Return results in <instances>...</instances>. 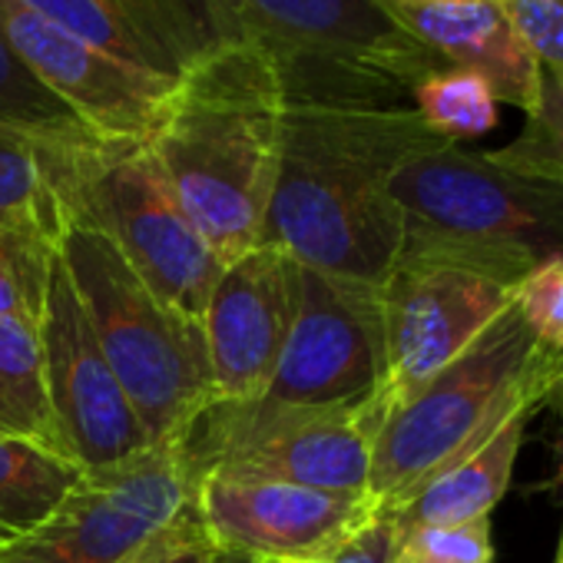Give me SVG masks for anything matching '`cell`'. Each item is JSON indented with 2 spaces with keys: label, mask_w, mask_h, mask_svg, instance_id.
Here are the masks:
<instances>
[{
  "label": "cell",
  "mask_w": 563,
  "mask_h": 563,
  "mask_svg": "<svg viewBox=\"0 0 563 563\" xmlns=\"http://www.w3.org/2000/svg\"><path fill=\"white\" fill-rule=\"evenodd\" d=\"M451 143L411 103L286 93L262 242L299 265L385 286L405 222L388 183L418 153Z\"/></svg>",
  "instance_id": "6da1fadb"
},
{
  "label": "cell",
  "mask_w": 563,
  "mask_h": 563,
  "mask_svg": "<svg viewBox=\"0 0 563 563\" xmlns=\"http://www.w3.org/2000/svg\"><path fill=\"white\" fill-rule=\"evenodd\" d=\"M282 117L278 60L252 44H225L183 70L150 140L179 206L222 262L262 245Z\"/></svg>",
  "instance_id": "7a4b0ae2"
},
{
  "label": "cell",
  "mask_w": 563,
  "mask_h": 563,
  "mask_svg": "<svg viewBox=\"0 0 563 563\" xmlns=\"http://www.w3.org/2000/svg\"><path fill=\"white\" fill-rule=\"evenodd\" d=\"M563 378L514 302L441 372L395 401L378 428L368 497L395 510L451 464L484 448L510 418L537 411Z\"/></svg>",
  "instance_id": "3957f363"
},
{
  "label": "cell",
  "mask_w": 563,
  "mask_h": 563,
  "mask_svg": "<svg viewBox=\"0 0 563 563\" xmlns=\"http://www.w3.org/2000/svg\"><path fill=\"white\" fill-rule=\"evenodd\" d=\"M401 209V255H438L510 289L563 258V186L507 169L490 153L441 143L411 156L388 183Z\"/></svg>",
  "instance_id": "277c9868"
},
{
  "label": "cell",
  "mask_w": 563,
  "mask_h": 563,
  "mask_svg": "<svg viewBox=\"0 0 563 563\" xmlns=\"http://www.w3.org/2000/svg\"><path fill=\"white\" fill-rule=\"evenodd\" d=\"M34 150L57 216L110 239L163 302L199 322L225 262L179 206L150 140L87 136Z\"/></svg>",
  "instance_id": "5b68a950"
},
{
  "label": "cell",
  "mask_w": 563,
  "mask_h": 563,
  "mask_svg": "<svg viewBox=\"0 0 563 563\" xmlns=\"http://www.w3.org/2000/svg\"><path fill=\"white\" fill-rule=\"evenodd\" d=\"M57 255L150 444L179 441L216 405L202 325L163 302L100 232L57 216Z\"/></svg>",
  "instance_id": "8992f818"
},
{
  "label": "cell",
  "mask_w": 563,
  "mask_h": 563,
  "mask_svg": "<svg viewBox=\"0 0 563 563\" xmlns=\"http://www.w3.org/2000/svg\"><path fill=\"white\" fill-rule=\"evenodd\" d=\"M212 47L268 51L286 93L401 107L448 64L405 34L378 0H183Z\"/></svg>",
  "instance_id": "52a82bcc"
},
{
  "label": "cell",
  "mask_w": 563,
  "mask_h": 563,
  "mask_svg": "<svg viewBox=\"0 0 563 563\" xmlns=\"http://www.w3.org/2000/svg\"><path fill=\"white\" fill-rule=\"evenodd\" d=\"M388 395L352 408L245 415L216 401L179 438L189 481L209 467L286 481L312 490L368 497L372 454Z\"/></svg>",
  "instance_id": "ba28073f"
},
{
  "label": "cell",
  "mask_w": 563,
  "mask_h": 563,
  "mask_svg": "<svg viewBox=\"0 0 563 563\" xmlns=\"http://www.w3.org/2000/svg\"><path fill=\"white\" fill-rule=\"evenodd\" d=\"M382 391V289L302 265V296L289 342L262 395L235 408L245 415L352 408Z\"/></svg>",
  "instance_id": "9c48e42d"
},
{
  "label": "cell",
  "mask_w": 563,
  "mask_h": 563,
  "mask_svg": "<svg viewBox=\"0 0 563 563\" xmlns=\"http://www.w3.org/2000/svg\"><path fill=\"white\" fill-rule=\"evenodd\" d=\"M189 497L183 444H150L113 467L84 471L34 530L0 547V563H120Z\"/></svg>",
  "instance_id": "30bf717a"
},
{
  "label": "cell",
  "mask_w": 563,
  "mask_h": 563,
  "mask_svg": "<svg viewBox=\"0 0 563 563\" xmlns=\"http://www.w3.org/2000/svg\"><path fill=\"white\" fill-rule=\"evenodd\" d=\"M192 507L212 550L239 563H322L378 514L372 497L225 467H209L192 481Z\"/></svg>",
  "instance_id": "8fae6325"
},
{
  "label": "cell",
  "mask_w": 563,
  "mask_h": 563,
  "mask_svg": "<svg viewBox=\"0 0 563 563\" xmlns=\"http://www.w3.org/2000/svg\"><path fill=\"white\" fill-rule=\"evenodd\" d=\"M37 339L44 391L60 454L67 461L80 471H103L150 448V438L100 349L60 255L51 268Z\"/></svg>",
  "instance_id": "7c38bea8"
},
{
  "label": "cell",
  "mask_w": 563,
  "mask_h": 563,
  "mask_svg": "<svg viewBox=\"0 0 563 563\" xmlns=\"http://www.w3.org/2000/svg\"><path fill=\"white\" fill-rule=\"evenodd\" d=\"M514 296L517 289L464 262L398 255L382 286L388 408L454 362Z\"/></svg>",
  "instance_id": "4fadbf2b"
},
{
  "label": "cell",
  "mask_w": 563,
  "mask_h": 563,
  "mask_svg": "<svg viewBox=\"0 0 563 563\" xmlns=\"http://www.w3.org/2000/svg\"><path fill=\"white\" fill-rule=\"evenodd\" d=\"M0 34L34 77L97 136L153 140L176 90L173 77L103 54L44 14L24 8L21 0H0Z\"/></svg>",
  "instance_id": "5bb4252c"
},
{
  "label": "cell",
  "mask_w": 563,
  "mask_h": 563,
  "mask_svg": "<svg viewBox=\"0 0 563 563\" xmlns=\"http://www.w3.org/2000/svg\"><path fill=\"white\" fill-rule=\"evenodd\" d=\"M302 265L275 245L225 262L199 319L216 401L249 405L268 385L299 312Z\"/></svg>",
  "instance_id": "9a60e30c"
},
{
  "label": "cell",
  "mask_w": 563,
  "mask_h": 563,
  "mask_svg": "<svg viewBox=\"0 0 563 563\" xmlns=\"http://www.w3.org/2000/svg\"><path fill=\"white\" fill-rule=\"evenodd\" d=\"M378 8L448 67L484 77L497 103L523 117L537 110L543 70L497 0H378Z\"/></svg>",
  "instance_id": "2e32d148"
},
{
  "label": "cell",
  "mask_w": 563,
  "mask_h": 563,
  "mask_svg": "<svg viewBox=\"0 0 563 563\" xmlns=\"http://www.w3.org/2000/svg\"><path fill=\"white\" fill-rule=\"evenodd\" d=\"M103 54L179 80L212 51L183 0H21Z\"/></svg>",
  "instance_id": "e0dca14e"
},
{
  "label": "cell",
  "mask_w": 563,
  "mask_h": 563,
  "mask_svg": "<svg viewBox=\"0 0 563 563\" xmlns=\"http://www.w3.org/2000/svg\"><path fill=\"white\" fill-rule=\"evenodd\" d=\"M527 421L530 411L510 418L471 457L441 471L434 481H428L395 510H385L395 523V537H405L418 527H444V523H467V520L490 517V510L500 504V497L510 487V474L520 454Z\"/></svg>",
  "instance_id": "ac0fdd59"
},
{
  "label": "cell",
  "mask_w": 563,
  "mask_h": 563,
  "mask_svg": "<svg viewBox=\"0 0 563 563\" xmlns=\"http://www.w3.org/2000/svg\"><path fill=\"white\" fill-rule=\"evenodd\" d=\"M80 474L74 461L41 444L0 438V547L34 530Z\"/></svg>",
  "instance_id": "d6986e66"
},
{
  "label": "cell",
  "mask_w": 563,
  "mask_h": 563,
  "mask_svg": "<svg viewBox=\"0 0 563 563\" xmlns=\"http://www.w3.org/2000/svg\"><path fill=\"white\" fill-rule=\"evenodd\" d=\"M0 438L31 441L60 454L44 391L37 329L14 319H0Z\"/></svg>",
  "instance_id": "ffe728a7"
},
{
  "label": "cell",
  "mask_w": 563,
  "mask_h": 563,
  "mask_svg": "<svg viewBox=\"0 0 563 563\" xmlns=\"http://www.w3.org/2000/svg\"><path fill=\"white\" fill-rule=\"evenodd\" d=\"M57 262V222L41 212H0V319L41 325Z\"/></svg>",
  "instance_id": "44dd1931"
},
{
  "label": "cell",
  "mask_w": 563,
  "mask_h": 563,
  "mask_svg": "<svg viewBox=\"0 0 563 563\" xmlns=\"http://www.w3.org/2000/svg\"><path fill=\"white\" fill-rule=\"evenodd\" d=\"M0 130L31 143H77L97 136L57 93H51L0 34Z\"/></svg>",
  "instance_id": "7402d4cb"
},
{
  "label": "cell",
  "mask_w": 563,
  "mask_h": 563,
  "mask_svg": "<svg viewBox=\"0 0 563 563\" xmlns=\"http://www.w3.org/2000/svg\"><path fill=\"white\" fill-rule=\"evenodd\" d=\"M411 107L438 136L451 143L484 136L500 120L497 97L487 80L461 67H444L418 80L411 87Z\"/></svg>",
  "instance_id": "603a6c76"
},
{
  "label": "cell",
  "mask_w": 563,
  "mask_h": 563,
  "mask_svg": "<svg viewBox=\"0 0 563 563\" xmlns=\"http://www.w3.org/2000/svg\"><path fill=\"white\" fill-rule=\"evenodd\" d=\"M494 163L563 186V84L543 80L540 103L514 143L490 153Z\"/></svg>",
  "instance_id": "cb8c5ba5"
},
{
  "label": "cell",
  "mask_w": 563,
  "mask_h": 563,
  "mask_svg": "<svg viewBox=\"0 0 563 563\" xmlns=\"http://www.w3.org/2000/svg\"><path fill=\"white\" fill-rule=\"evenodd\" d=\"M395 556L411 563H494L490 517L444 527H418L398 537Z\"/></svg>",
  "instance_id": "d4e9b609"
},
{
  "label": "cell",
  "mask_w": 563,
  "mask_h": 563,
  "mask_svg": "<svg viewBox=\"0 0 563 563\" xmlns=\"http://www.w3.org/2000/svg\"><path fill=\"white\" fill-rule=\"evenodd\" d=\"M0 212H41L57 222L34 143L8 130H0Z\"/></svg>",
  "instance_id": "484cf974"
},
{
  "label": "cell",
  "mask_w": 563,
  "mask_h": 563,
  "mask_svg": "<svg viewBox=\"0 0 563 563\" xmlns=\"http://www.w3.org/2000/svg\"><path fill=\"white\" fill-rule=\"evenodd\" d=\"M510 27L543 70V80L563 84V0H497Z\"/></svg>",
  "instance_id": "4316f807"
},
{
  "label": "cell",
  "mask_w": 563,
  "mask_h": 563,
  "mask_svg": "<svg viewBox=\"0 0 563 563\" xmlns=\"http://www.w3.org/2000/svg\"><path fill=\"white\" fill-rule=\"evenodd\" d=\"M517 309L537 342L563 355V258L537 265L520 282Z\"/></svg>",
  "instance_id": "83f0119b"
},
{
  "label": "cell",
  "mask_w": 563,
  "mask_h": 563,
  "mask_svg": "<svg viewBox=\"0 0 563 563\" xmlns=\"http://www.w3.org/2000/svg\"><path fill=\"white\" fill-rule=\"evenodd\" d=\"M120 563H222V556L212 550L189 497V504H183V510L166 527H159Z\"/></svg>",
  "instance_id": "f1b7e54d"
},
{
  "label": "cell",
  "mask_w": 563,
  "mask_h": 563,
  "mask_svg": "<svg viewBox=\"0 0 563 563\" xmlns=\"http://www.w3.org/2000/svg\"><path fill=\"white\" fill-rule=\"evenodd\" d=\"M395 523L391 517L378 507V514L362 523L329 560L322 563H391L395 560Z\"/></svg>",
  "instance_id": "f546056e"
},
{
  "label": "cell",
  "mask_w": 563,
  "mask_h": 563,
  "mask_svg": "<svg viewBox=\"0 0 563 563\" xmlns=\"http://www.w3.org/2000/svg\"><path fill=\"white\" fill-rule=\"evenodd\" d=\"M556 563H563V537H560V550H556Z\"/></svg>",
  "instance_id": "4dcf8cb0"
},
{
  "label": "cell",
  "mask_w": 563,
  "mask_h": 563,
  "mask_svg": "<svg viewBox=\"0 0 563 563\" xmlns=\"http://www.w3.org/2000/svg\"><path fill=\"white\" fill-rule=\"evenodd\" d=\"M391 563H411V560H401V556H395V560H391Z\"/></svg>",
  "instance_id": "1f68e13d"
},
{
  "label": "cell",
  "mask_w": 563,
  "mask_h": 563,
  "mask_svg": "<svg viewBox=\"0 0 563 563\" xmlns=\"http://www.w3.org/2000/svg\"><path fill=\"white\" fill-rule=\"evenodd\" d=\"M222 563H239V560H225V556H222Z\"/></svg>",
  "instance_id": "d6a6232c"
},
{
  "label": "cell",
  "mask_w": 563,
  "mask_h": 563,
  "mask_svg": "<svg viewBox=\"0 0 563 563\" xmlns=\"http://www.w3.org/2000/svg\"><path fill=\"white\" fill-rule=\"evenodd\" d=\"M560 385H563V378H560Z\"/></svg>",
  "instance_id": "836d02e7"
}]
</instances>
